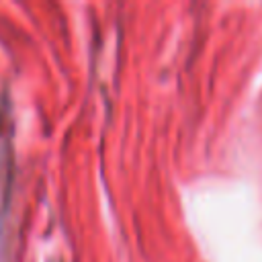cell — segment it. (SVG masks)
Returning a JSON list of instances; mask_svg holds the SVG:
<instances>
[{
    "label": "cell",
    "mask_w": 262,
    "mask_h": 262,
    "mask_svg": "<svg viewBox=\"0 0 262 262\" xmlns=\"http://www.w3.org/2000/svg\"><path fill=\"white\" fill-rule=\"evenodd\" d=\"M4 131L6 129H0V215L4 211L8 184H10L8 170L12 166V160H10V135H6Z\"/></svg>",
    "instance_id": "1"
}]
</instances>
